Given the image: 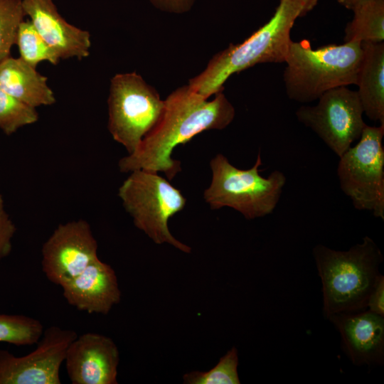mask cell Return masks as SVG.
Segmentation results:
<instances>
[{"instance_id": "18", "label": "cell", "mask_w": 384, "mask_h": 384, "mask_svg": "<svg viewBox=\"0 0 384 384\" xmlns=\"http://www.w3.org/2000/svg\"><path fill=\"white\" fill-rule=\"evenodd\" d=\"M351 10L353 16L346 26L344 41L383 42L384 0H363Z\"/></svg>"}, {"instance_id": "19", "label": "cell", "mask_w": 384, "mask_h": 384, "mask_svg": "<svg viewBox=\"0 0 384 384\" xmlns=\"http://www.w3.org/2000/svg\"><path fill=\"white\" fill-rule=\"evenodd\" d=\"M15 44L20 58L33 68L43 61L57 65L60 60L55 50L38 33L29 19L23 20L17 31Z\"/></svg>"}, {"instance_id": "25", "label": "cell", "mask_w": 384, "mask_h": 384, "mask_svg": "<svg viewBox=\"0 0 384 384\" xmlns=\"http://www.w3.org/2000/svg\"><path fill=\"white\" fill-rule=\"evenodd\" d=\"M367 309L384 316V276L381 273L369 294Z\"/></svg>"}, {"instance_id": "1", "label": "cell", "mask_w": 384, "mask_h": 384, "mask_svg": "<svg viewBox=\"0 0 384 384\" xmlns=\"http://www.w3.org/2000/svg\"><path fill=\"white\" fill-rule=\"evenodd\" d=\"M235 114L234 107L223 92L208 100L188 85L178 87L164 100L162 114L154 128L132 153L119 159V171L162 172L171 180L181 171V162L171 157L174 149L202 132L225 129Z\"/></svg>"}, {"instance_id": "4", "label": "cell", "mask_w": 384, "mask_h": 384, "mask_svg": "<svg viewBox=\"0 0 384 384\" xmlns=\"http://www.w3.org/2000/svg\"><path fill=\"white\" fill-rule=\"evenodd\" d=\"M362 55L358 41L313 49L307 40L292 41L283 74L288 97L307 103L331 89L356 85Z\"/></svg>"}, {"instance_id": "26", "label": "cell", "mask_w": 384, "mask_h": 384, "mask_svg": "<svg viewBox=\"0 0 384 384\" xmlns=\"http://www.w3.org/2000/svg\"><path fill=\"white\" fill-rule=\"evenodd\" d=\"M156 9L171 14H181L189 11L196 0H148Z\"/></svg>"}, {"instance_id": "21", "label": "cell", "mask_w": 384, "mask_h": 384, "mask_svg": "<svg viewBox=\"0 0 384 384\" xmlns=\"http://www.w3.org/2000/svg\"><path fill=\"white\" fill-rule=\"evenodd\" d=\"M238 353L232 347L213 368L208 371L193 370L183 376L186 384H240L238 373Z\"/></svg>"}, {"instance_id": "9", "label": "cell", "mask_w": 384, "mask_h": 384, "mask_svg": "<svg viewBox=\"0 0 384 384\" xmlns=\"http://www.w3.org/2000/svg\"><path fill=\"white\" fill-rule=\"evenodd\" d=\"M318 100L314 106H301L296 116L340 157L359 139L366 125L358 93L341 86L326 91Z\"/></svg>"}, {"instance_id": "24", "label": "cell", "mask_w": 384, "mask_h": 384, "mask_svg": "<svg viewBox=\"0 0 384 384\" xmlns=\"http://www.w3.org/2000/svg\"><path fill=\"white\" fill-rule=\"evenodd\" d=\"M16 232V227L6 209L4 200L0 194V261L10 254Z\"/></svg>"}, {"instance_id": "16", "label": "cell", "mask_w": 384, "mask_h": 384, "mask_svg": "<svg viewBox=\"0 0 384 384\" xmlns=\"http://www.w3.org/2000/svg\"><path fill=\"white\" fill-rule=\"evenodd\" d=\"M47 80L20 58L9 56L0 63V89L35 108L56 101Z\"/></svg>"}, {"instance_id": "12", "label": "cell", "mask_w": 384, "mask_h": 384, "mask_svg": "<svg viewBox=\"0 0 384 384\" xmlns=\"http://www.w3.org/2000/svg\"><path fill=\"white\" fill-rule=\"evenodd\" d=\"M73 384H117L119 353L110 337L92 332L78 336L65 361Z\"/></svg>"}, {"instance_id": "10", "label": "cell", "mask_w": 384, "mask_h": 384, "mask_svg": "<svg viewBox=\"0 0 384 384\" xmlns=\"http://www.w3.org/2000/svg\"><path fill=\"white\" fill-rule=\"evenodd\" d=\"M78 336L72 329L51 326L31 353L16 356L0 350V384H60L67 349Z\"/></svg>"}, {"instance_id": "14", "label": "cell", "mask_w": 384, "mask_h": 384, "mask_svg": "<svg viewBox=\"0 0 384 384\" xmlns=\"http://www.w3.org/2000/svg\"><path fill=\"white\" fill-rule=\"evenodd\" d=\"M26 16L60 59L81 60L90 55V34L67 22L53 0H22Z\"/></svg>"}, {"instance_id": "8", "label": "cell", "mask_w": 384, "mask_h": 384, "mask_svg": "<svg viewBox=\"0 0 384 384\" xmlns=\"http://www.w3.org/2000/svg\"><path fill=\"white\" fill-rule=\"evenodd\" d=\"M384 124L364 127L358 142L339 158L340 188L359 210L384 220Z\"/></svg>"}, {"instance_id": "17", "label": "cell", "mask_w": 384, "mask_h": 384, "mask_svg": "<svg viewBox=\"0 0 384 384\" xmlns=\"http://www.w3.org/2000/svg\"><path fill=\"white\" fill-rule=\"evenodd\" d=\"M356 85L363 113L384 124V43L363 42Z\"/></svg>"}, {"instance_id": "6", "label": "cell", "mask_w": 384, "mask_h": 384, "mask_svg": "<svg viewBox=\"0 0 384 384\" xmlns=\"http://www.w3.org/2000/svg\"><path fill=\"white\" fill-rule=\"evenodd\" d=\"M118 196L134 225L156 244L167 243L189 253L191 248L176 239L168 221L186 206V199L157 172L138 169L130 172Z\"/></svg>"}, {"instance_id": "23", "label": "cell", "mask_w": 384, "mask_h": 384, "mask_svg": "<svg viewBox=\"0 0 384 384\" xmlns=\"http://www.w3.org/2000/svg\"><path fill=\"white\" fill-rule=\"evenodd\" d=\"M25 16L22 0H0V63L10 56Z\"/></svg>"}, {"instance_id": "15", "label": "cell", "mask_w": 384, "mask_h": 384, "mask_svg": "<svg viewBox=\"0 0 384 384\" xmlns=\"http://www.w3.org/2000/svg\"><path fill=\"white\" fill-rule=\"evenodd\" d=\"M60 287L70 305L89 314L106 315L121 299L114 270L99 258Z\"/></svg>"}, {"instance_id": "2", "label": "cell", "mask_w": 384, "mask_h": 384, "mask_svg": "<svg viewBox=\"0 0 384 384\" xmlns=\"http://www.w3.org/2000/svg\"><path fill=\"white\" fill-rule=\"evenodd\" d=\"M319 0H280L273 16L243 42L230 44L215 54L189 87L208 99L223 92L233 74L259 63H283L292 43L290 33L296 20L311 11Z\"/></svg>"}, {"instance_id": "13", "label": "cell", "mask_w": 384, "mask_h": 384, "mask_svg": "<svg viewBox=\"0 0 384 384\" xmlns=\"http://www.w3.org/2000/svg\"><path fill=\"white\" fill-rule=\"evenodd\" d=\"M340 333L341 348L355 366L384 363V316L368 309L327 318Z\"/></svg>"}, {"instance_id": "7", "label": "cell", "mask_w": 384, "mask_h": 384, "mask_svg": "<svg viewBox=\"0 0 384 384\" xmlns=\"http://www.w3.org/2000/svg\"><path fill=\"white\" fill-rule=\"evenodd\" d=\"M107 105L108 129L131 154L159 120L164 100L140 75L132 72L111 79Z\"/></svg>"}, {"instance_id": "20", "label": "cell", "mask_w": 384, "mask_h": 384, "mask_svg": "<svg viewBox=\"0 0 384 384\" xmlns=\"http://www.w3.org/2000/svg\"><path fill=\"white\" fill-rule=\"evenodd\" d=\"M43 331V324L35 318L0 313V342L31 346L39 341Z\"/></svg>"}, {"instance_id": "5", "label": "cell", "mask_w": 384, "mask_h": 384, "mask_svg": "<svg viewBox=\"0 0 384 384\" xmlns=\"http://www.w3.org/2000/svg\"><path fill=\"white\" fill-rule=\"evenodd\" d=\"M262 164L260 153L248 169L232 165L228 158L218 154L210 162L212 180L203 192V198L210 209L229 207L252 220L270 214L276 208L287 178L280 171H272L267 178L259 174Z\"/></svg>"}, {"instance_id": "22", "label": "cell", "mask_w": 384, "mask_h": 384, "mask_svg": "<svg viewBox=\"0 0 384 384\" xmlns=\"http://www.w3.org/2000/svg\"><path fill=\"white\" fill-rule=\"evenodd\" d=\"M39 118L36 108L0 89V129L11 135L20 128L36 123Z\"/></svg>"}, {"instance_id": "11", "label": "cell", "mask_w": 384, "mask_h": 384, "mask_svg": "<svg viewBox=\"0 0 384 384\" xmlns=\"http://www.w3.org/2000/svg\"><path fill=\"white\" fill-rule=\"evenodd\" d=\"M97 248L87 220L60 223L42 245V271L50 282L60 287L98 258Z\"/></svg>"}, {"instance_id": "27", "label": "cell", "mask_w": 384, "mask_h": 384, "mask_svg": "<svg viewBox=\"0 0 384 384\" xmlns=\"http://www.w3.org/2000/svg\"><path fill=\"white\" fill-rule=\"evenodd\" d=\"M363 0H338V3L348 9H351Z\"/></svg>"}, {"instance_id": "3", "label": "cell", "mask_w": 384, "mask_h": 384, "mask_svg": "<svg viewBox=\"0 0 384 384\" xmlns=\"http://www.w3.org/2000/svg\"><path fill=\"white\" fill-rule=\"evenodd\" d=\"M312 252L322 284L326 319L334 314L367 309L369 294L383 261L381 250L373 240L366 236L361 242L346 251L318 244Z\"/></svg>"}]
</instances>
